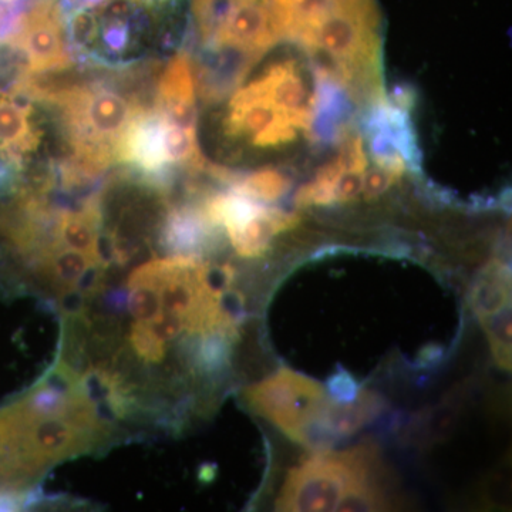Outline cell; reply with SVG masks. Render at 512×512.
<instances>
[{"mask_svg": "<svg viewBox=\"0 0 512 512\" xmlns=\"http://www.w3.org/2000/svg\"><path fill=\"white\" fill-rule=\"evenodd\" d=\"M343 0H274L276 15L282 33L299 37L315 28L330 15Z\"/></svg>", "mask_w": 512, "mask_h": 512, "instance_id": "cell-9", "label": "cell"}, {"mask_svg": "<svg viewBox=\"0 0 512 512\" xmlns=\"http://www.w3.org/2000/svg\"><path fill=\"white\" fill-rule=\"evenodd\" d=\"M229 356V346L227 343H221V345L212 346L210 352H208L207 363H205V369H207V375L210 373L217 372V370H221L222 367L225 366V363L228 362ZM101 402L106 404L107 409L110 410L117 419L126 421L128 424H133V426L138 427H161V429H165V427H175L178 424L183 423L185 409L183 412L178 413L177 416L171 417L170 420L165 421V423H158V421H151L146 419H138V417L130 416V414L121 412V410L114 407L113 404L107 402L104 397H101ZM185 406V404H184Z\"/></svg>", "mask_w": 512, "mask_h": 512, "instance_id": "cell-11", "label": "cell"}, {"mask_svg": "<svg viewBox=\"0 0 512 512\" xmlns=\"http://www.w3.org/2000/svg\"><path fill=\"white\" fill-rule=\"evenodd\" d=\"M375 453L360 447L345 453H320L289 474L279 510H379L382 495L370 481Z\"/></svg>", "mask_w": 512, "mask_h": 512, "instance_id": "cell-1", "label": "cell"}, {"mask_svg": "<svg viewBox=\"0 0 512 512\" xmlns=\"http://www.w3.org/2000/svg\"><path fill=\"white\" fill-rule=\"evenodd\" d=\"M245 397L256 413L291 439L309 447L328 446L322 420L330 399L315 380L284 369L249 387Z\"/></svg>", "mask_w": 512, "mask_h": 512, "instance_id": "cell-2", "label": "cell"}, {"mask_svg": "<svg viewBox=\"0 0 512 512\" xmlns=\"http://www.w3.org/2000/svg\"><path fill=\"white\" fill-rule=\"evenodd\" d=\"M168 124L197 130L194 67L187 53H180L167 64L156 94V106Z\"/></svg>", "mask_w": 512, "mask_h": 512, "instance_id": "cell-6", "label": "cell"}, {"mask_svg": "<svg viewBox=\"0 0 512 512\" xmlns=\"http://www.w3.org/2000/svg\"><path fill=\"white\" fill-rule=\"evenodd\" d=\"M363 173L345 171L335 185V202L356 200L362 194Z\"/></svg>", "mask_w": 512, "mask_h": 512, "instance_id": "cell-13", "label": "cell"}, {"mask_svg": "<svg viewBox=\"0 0 512 512\" xmlns=\"http://www.w3.org/2000/svg\"><path fill=\"white\" fill-rule=\"evenodd\" d=\"M9 45L26 60L25 73L59 72L72 64L64 19L55 0H39L32 8L23 10Z\"/></svg>", "mask_w": 512, "mask_h": 512, "instance_id": "cell-3", "label": "cell"}, {"mask_svg": "<svg viewBox=\"0 0 512 512\" xmlns=\"http://www.w3.org/2000/svg\"><path fill=\"white\" fill-rule=\"evenodd\" d=\"M39 138L30 104L13 97L0 100V157L20 168L26 154L36 150Z\"/></svg>", "mask_w": 512, "mask_h": 512, "instance_id": "cell-7", "label": "cell"}, {"mask_svg": "<svg viewBox=\"0 0 512 512\" xmlns=\"http://www.w3.org/2000/svg\"><path fill=\"white\" fill-rule=\"evenodd\" d=\"M228 180L232 183V190L259 202L279 200L291 188V181L284 174L271 168L255 171L245 177H234L229 174Z\"/></svg>", "mask_w": 512, "mask_h": 512, "instance_id": "cell-10", "label": "cell"}, {"mask_svg": "<svg viewBox=\"0 0 512 512\" xmlns=\"http://www.w3.org/2000/svg\"><path fill=\"white\" fill-rule=\"evenodd\" d=\"M396 178L389 171L382 167L373 168V170L363 173L362 194L366 200L380 197L387 188L392 185Z\"/></svg>", "mask_w": 512, "mask_h": 512, "instance_id": "cell-12", "label": "cell"}, {"mask_svg": "<svg viewBox=\"0 0 512 512\" xmlns=\"http://www.w3.org/2000/svg\"><path fill=\"white\" fill-rule=\"evenodd\" d=\"M298 224V217L286 214L262 205L254 217L249 218L241 227L227 231L229 242L235 252L244 258H256L264 255L271 239L282 231H288Z\"/></svg>", "mask_w": 512, "mask_h": 512, "instance_id": "cell-8", "label": "cell"}, {"mask_svg": "<svg viewBox=\"0 0 512 512\" xmlns=\"http://www.w3.org/2000/svg\"><path fill=\"white\" fill-rule=\"evenodd\" d=\"M281 35L274 2L237 0L210 45L238 47L259 55L262 50L274 45Z\"/></svg>", "mask_w": 512, "mask_h": 512, "instance_id": "cell-5", "label": "cell"}, {"mask_svg": "<svg viewBox=\"0 0 512 512\" xmlns=\"http://www.w3.org/2000/svg\"><path fill=\"white\" fill-rule=\"evenodd\" d=\"M144 3H148V5H163V3L170 2V0H143Z\"/></svg>", "mask_w": 512, "mask_h": 512, "instance_id": "cell-16", "label": "cell"}, {"mask_svg": "<svg viewBox=\"0 0 512 512\" xmlns=\"http://www.w3.org/2000/svg\"><path fill=\"white\" fill-rule=\"evenodd\" d=\"M15 171V165L10 164L8 160L0 157V192L5 191L6 188L13 184Z\"/></svg>", "mask_w": 512, "mask_h": 512, "instance_id": "cell-15", "label": "cell"}, {"mask_svg": "<svg viewBox=\"0 0 512 512\" xmlns=\"http://www.w3.org/2000/svg\"><path fill=\"white\" fill-rule=\"evenodd\" d=\"M330 390H332L333 396H335V400H338V402H350V400H355L357 394H359L356 383L345 373L336 376L330 382Z\"/></svg>", "mask_w": 512, "mask_h": 512, "instance_id": "cell-14", "label": "cell"}, {"mask_svg": "<svg viewBox=\"0 0 512 512\" xmlns=\"http://www.w3.org/2000/svg\"><path fill=\"white\" fill-rule=\"evenodd\" d=\"M165 126L157 110L141 111L117 143L114 161L130 165L148 184L165 185L171 171L165 151Z\"/></svg>", "mask_w": 512, "mask_h": 512, "instance_id": "cell-4", "label": "cell"}]
</instances>
